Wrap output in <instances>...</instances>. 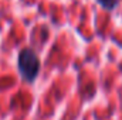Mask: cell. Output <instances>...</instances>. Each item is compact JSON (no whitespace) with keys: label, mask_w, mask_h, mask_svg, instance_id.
I'll return each mask as SVG.
<instances>
[{"label":"cell","mask_w":122,"mask_h":120,"mask_svg":"<svg viewBox=\"0 0 122 120\" xmlns=\"http://www.w3.org/2000/svg\"><path fill=\"white\" fill-rule=\"evenodd\" d=\"M40 58L31 48H23L17 57V69L24 82L33 83L40 74Z\"/></svg>","instance_id":"1"},{"label":"cell","mask_w":122,"mask_h":120,"mask_svg":"<svg viewBox=\"0 0 122 120\" xmlns=\"http://www.w3.org/2000/svg\"><path fill=\"white\" fill-rule=\"evenodd\" d=\"M118 1H119V0H97V3H98L101 7H104L105 10H108V11H111V10H114V9L117 7Z\"/></svg>","instance_id":"2"}]
</instances>
